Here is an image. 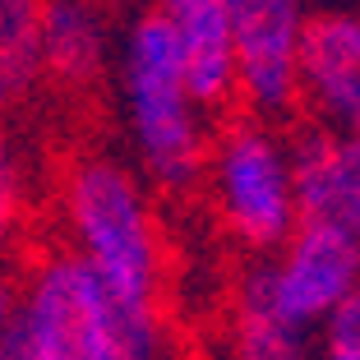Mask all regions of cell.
<instances>
[{
    "instance_id": "6da1fadb",
    "label": "cell",
    "mask_w": 360,
    "mask_h": 360,
    "mask_svg": "<svg viewBox=\"0 0 360 360\" xmlns=\"http://www.w3.org/2000/svg\"><path fill=\"white\" fill-rule=\"evenodd\" d=\"M19 286L28 360H167L162 314L120 309L70 250L32 264Z\"/></svg>"
},
{
    "instance_id": "7a4b0ae2",
    "label": "cell",
    "mask_w": 360,
    "mask_h": 360,
    "mask_svg": "<svg viewBox=\"0 0 360 360\" xmlns=\"http://www.w3.org/2000/svg\"><path fill=\"white\" fill-rule=\"evenodd\" d=\"M65 217L70 255L106 296L134 314H162V236L139 180L111 158H84L65 176Z\"/></svg>"
},
{
    "instance_id": "3957f363",
    "label": "cell",
    "mask_w": 360,
    "mask_h": 360,
    "mask_svg": "<svg viewBox=\"0 0 360 360\" xmlns=\"http://www.w3.org/2000/svg\"><path fill=\"white\" fill-rule=\"evenodd\" d=\"M120 84H125V116L143 171L162 190H190L203 180L208 134L203 111L185 84V60L171 23L158 10H143L125 32L120 56Z\"/></svg>"
},
{
    "instance_id": "277c9868",
    "label": "cell",
    "mask_w": 360,
    "mask_h": 360,
    "mask_svg": "<svg viewBox=\"0 0 360 360\" xmlns=\"http://www.w3.org/2000/svg\"><path fill=\"white\" fill-rule=\"evenodd\" d=\"M203 176L222 226L255 255H277L296 231V190H291V153L282 134L259 116H240L208 143Z\"/></svg>"
},
{
    "instance_id": "5b68a950",
    "label": "cell",
    "mask_w": 360,
    "mask_h": 360,
    "mask_svg": "<svg viewBox=\"0 0 360 360\" xmlns=\"http://www.w3.org/2000/svg\"><path fill=\"white\" fill-rule=\"evenodd\" d=\"M236 51V93L250 116L277 120L300 102L296 46L305 28V0H222Z\"/></svg>"
},
{
    "instance_id": "8992f818",
    "label": "cell",
    "mask_w": 360,
    "mask_h": 360,
    "mask_svg": "<svg viewBox=\"0 0 360 360\" xmlns=\"http://www.w3.org/2000/svg\"><path fill=\"white\" fill-rule=\"evenodd\" d=\"M264 268L277 309L314 338V328L360 282V250L323 222H296V231L277 255L264 259Z\"/></svg>"
},
{
    "instance_id": "52a82bcc",
    "label": "cell",
    "mask_w": 360,
    "mask_h": 360,
    "mask_svg": "<svg viewBox=\"0 0 360 360\" xmlns=\"http://www.w3.org/2000/svg\"><path fill=\"white\" fill-rule=\"evenodd\" d=\"M300 102L314 106L323 129L360 139V14L319 10L300 28L296 46Z\"/></svg>"
},
{
    "instance_id": "ba28073f",
    "label": "cell",
    "mask_w": 360,
    "mask_h": 360,
    "mask_svg": "<svg viewBox=\"0 0 360 360\" xmlns=\"http://www.w3.org/2000/svg\"><path fill=\"white\" fill-rule=\"evenodd\" d=\"M291 153V190L300 222H323L360 250V139L305 129Z\"/></svg>"
},
{
    "instance_id": "9c48e42d",
    "label": "cell",
    "mask_w": 360,
    "mask_h": 360,
    "mask_svg": "<svg viewBox=\"0 0 360 360\" xmlns=\"http://www.w3.org/2000/svg\"><path fill=\"white\" fill-rule=\"evenodd\" d=\"M153 10L171 23L185 60V84H190L199 111H226L236 102V51H231V23H226L222 0H153Z\"/></svg>"
},
{
    "instance_id": "30bf717a",
    "label": "cell",
    "mask_w": 360,
    "mask_h": 360,
    "mask_svg": "<svg viewBox=\"0 0 360 360\" xmlns=\"http://www.w3.org/2000/svg\"><path fill=\"white\" fill-rule=\"evenodd\" d=\"M106 70V23L88 0H46L37 37V75L88 88Z\"/></svg>"
},
{
    "instance_id": "8fae6325",
    "label": "cell",
    "mask_w": 360,
    "mask_h": 360,
    "mask_svg": "<svg viewBox=\"0 0 360 360\" xmlns=\"http://www.w3.org/2000/svg\"><path fill=\"white\" fill-rule=\"evenodd\" d=\"M231 356L236 360H314V338L296 328L291 319L277 309L268 268L259 259L236 286L231 305Z\"/></svg>"
},
{
    "instance_id": "7c38bea8",
    "label": "cell",
    "mask_w": 360,
    "mask_h": 360,
    "mask_svg": "<svg viewBox=\"0 0 360 360\" xmlns=\"http://www.w3.org/2000/svg\"><path fill=\"white\" fill-rule=\"evenodd\" d=\"M46 0H0V56L23 88L37 79V37Z\"/></svg>"
},
{
    "instance_id": "4fadbf2b",
    "label": "cell",
    "mask_w": 360,
    "mask_h": 360,
    "mask_svg": "<svg viewBox=\"0 0 360 360\" xmlns=\"http://www.w3.org/2000/svg\"><path fill=\"white\" fill-rule=\"evenodd\" d=\"M314 360H360V282L314 328Z\"/></svg>"
},
{
    "instance_id": "5bb4252c",
    "label": "cell",
    "mask_w": 360,
    "mask_h": 360,
    "mask_svg": "<svg viewBox=\"0 0 360 360\" xmlns=\"http://www.w3.org/2000/svg\"><path fill=\"white\" fill-rule=\"evenodd\" d=\"M19 226H23V176L14 167V153L0 139V259L10 255Z\"/></svg>"
},
{
    "instance_id": "9a60e30c",
    "label": "cell",
    "mask_w": 360,
    "mask_h": 360,
    "mask_svg": "<svg viewBox=\"0 0 360 360\" xmlns=\"http://www.w3.org/2000/svg\"><path fill=\"white\" fill-rule=\"evenodd\" d=\"M0 360H28V351H23V338H19V314L0 328Z\"/></svg>"
},
{
    "instance_id": "2e32d148",
    "label": "cell",
    "mask_w": 360,
    "mask_h": 360,
    "mask_svg": "<svg viewBox=\"0 0 360 360\" xmlns=\"http://www.w3.org/2000/svg\"><path fill=\"white\" fill-rule=\"evenodd\" d=\"M19 93H23V84L14 79V70L5 65V56H0V116L14 106V97H19Z\"/></svg>"
}]
</instances>
